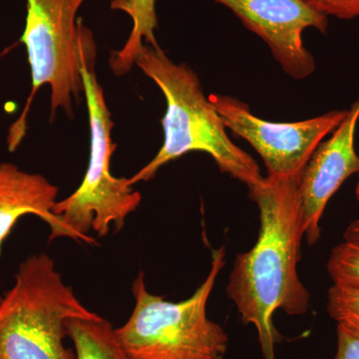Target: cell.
Instances as JSON below:
<instances>
[{"label":"cell","mask_w":359,"mask_h":359,"mask_svg":"<svg viewBox=\"0 0 359 359\" xmlns=\"http://www.w3.org/2000/svg\"><path fill=\"white\" fill-rule=\"evenodd\" d=\"M301 176H266L248 187L250 199L259 208V237L252 250L236 257L226 287L243 323L256 327L264 359H275L276 311L302 316L311 302V294L297 273L304 236Z\"/></svg>","instance_id":"6da1fadb"},{"label":"cell","mask_w":359,"mask_h":359,"mask_svg":"<svg viewBox=\"0 0 359 359\" xmlns=\"http://www.w3.org/2000/svg\"><path fill=\"white\" fill-rule=\"evenodd\" d=\"M135 65L159 87L167 108L162 119L164 143L146 166L128 178L130 186L150 181L161 168L190 152L209 154L222 173L248 187L264 179L256 160L229 138L221 116L190 66L175 63L162 49L148 44Z\"/></svg>","instance_id":"7a4b0ae2"},{"label":"cell","mask_w":359,"mask_h":359,"mask_svg":"<svg viewBox=\"0 0 359 359\" xmlns=\"http://www.w3.org/2000/svg\"><path fill=\"white\" fill-rule=\"evenodd\" d=\"M95 62L93 33L82 25L80 72L88 107L89 163L81 185L65 200L56 202L53 214L60 221L65 238L89 245L96 244L90 231L105 237L114 226L118 233L142 201L141 194L129 185L128 178H117L111 173V159L117 146L111 136L114 123L97 78Z\"/></svg>","instance_id":"3957f363"},{"label":"cell","mask_w":359,"mask_h":359,"mask_svg":"<svg viewBox=\"0 0 359 359\" xmlns=\"http://www.w3.org/2000/svg\"><path fill=\"white\" fill-rule=\"evenodd\" d=\"M226 264L224 247L212 250V266L189 299L165 301L151 294L140 271L132 283L134 309L128 320L114 328L120 346L133 359H224L229 337L207 316L208 301Z\"/></svg>","instance_id":"277c9868"},{"label":"cell","mask_w":359,"mask_h":359,"mask_svg":"<svg viewBox=\"0 0 359 359\" xmlns=\"http://www.w3.org/2000/svg\"><path fill=\"white\" fill-rule=\"evenodd\" d=\"M98 318L63 282L48 255H32L0 301V359H76L65 344V321Z\"/></svg>","instance_id":"5b68a950"},{"label":"cell","mask_w":359,"mask_h":359,"mask_svg":"<svg viewBox=\"0 0 359 359\" xmlns=\"http://www.w3.org/2000/svg\"><path fill=\"white\" fill-rule=\"evenodd\" d=\"M87 0H26V20L20 41L27 52L32 91L22 113L7 133L14 152L25 139L33 100L44 85L51 90V120L58 109L72 115L73 100L84 92L80 72L82 21L79 9Z\"/></svg>","instance_id":"8992f818"},{"label":"cell","mask_w":359,"mask_h":359,"mask_svg":"<svg viewBox=\"0 0 359 359\" xmlns=\"http://www.w3.org/2000/svg\"><path fill=\"white\" fill-rule=\"evenodd\" d=\"M208 97L226 128L247 141L264 160L268 176L276 179L301 176L316 149L347 114V110H332L304 121L269 122L252 114L237 98Z\"/></svg>","instance_id":"52a82bcc"},{"label":"cell","mask_w":359,"mask_h":359,"mask_svg":"<svg viewBox=\"0 0 359 359\" xmlns=\"http://www.w3.org/2000/svg\"><path fill=\"white\" fill-rule=\"evenodd\" d=\"M230 9L245 28L268 45L271 55L289 76L304 80L316 70L304 32L313 28L327 33L328 18L304 0H214Z\"/></svg>","instance_id":"ba28073f"},{"label":"cell","mask_w":359,"mask_h":359,"mask_svg":"<svg viewBox=\"0 0 359 359\" xmlns=\"http://www.w3.org/2000/svg\"><path fill=\"white\" fill-rule=\"evenodd\" d=\"M359 97L327 141L316 149L299 180V199L304 236L309 245L320 238V219L332 196L349 177L359 173L355 132Z\"/></svg>","instance_id":"9c48e42d"},{"label":"cell","mask_w":359,"mask_h":359,"mask_svg":"<svg viewBox=\"0 0 359 359\" xmlns=\"http://www.w3.org/2000/svg\"><path fill=\"white\" fill-rule=\"evenodd\" d=\"M58 193L57 187L42 175L26 172L13 163H0V257L18 219L29 215L48 224L49 240L65 238L53 214Z\"/></svg>","instance_id":"30bf717a"},{"label":"cell","mask_w":359,"mask_h":359,"mask_svg":"<svg viewBox=\"0 0 359 359\" xmlns=\"http://www.w3.org/2000/svg\"><path fill=\"white\" fill-rule=\"evenodd\" d=\"M157 0H112V11H122L132 20L131 33L126 43L120 50L111 55L110 67L116 76L127 74L136 62V59L144 47V42L155 49H161L155 30L158 27Z\"/></svg>","instance_id":"8fae6325"},{"label":"cell","mask_w":359,"mask_h":359,"mask_svg":"<svg viewBox=\"0 0 359 359\" xmlns=\"http://www.w3.org/2000/svg\"><path fill=\"white\" fill-rule=\"evenodd\" d=\"M65 328L76 359H133L120 346L114 327L102 316L93 320L69 318Z\"/></svg>","instance_id":"7c38bea8"},{"label":"cell","mask_w":359,"mask_h":359,"mask_svg":"<svg viewBox=\"0 0 359 359\" xmlns=\"http://www.w3.org/2000/svg\"><path fill=\"white\" fill-rule=\"evenodd\" d=\"M327 271L334 285L359 290V245L344 241L334 247Z\"/></svg>","instance_id":"4fadbf2b"},{"label":"cell","mask_w":359,"mask_h":359,"mask_svg":"<svg viewBox=\"0 0 359 359\" xmlns=\"http://www.w3.org/2000/svg\"><path fill=\"white\" fill-rule=\"evenodd\" d=\"M327 313L337 323L359 332V290L332 285L327 292Z\"/></svg>","instance_id":"5bb4252c"},{"label":"cell","mask_w":359,"mask_h":359,"mask_svg":"<svg viewBox=\"0 0 359 359\" xmlns=\"http://www.w3.org/2000/svg\"><path fill=\"white\" fill-rule=\"evenodd\" d=\"M318 13L327 18L353 20L359 18V0H304Z\"/></svg>","instance_id":"9a60e30c"},{"label":"cell","mask_w":359,"mask_h":359,"mask_svg":"<svg viewBox=\"0 0 359 359\" xmlns=\"http://www.w3.org/2000/svg\"><path fill=\"white\" fill-rule=\"evenodd\" d=\"M337 347L334 359H359V332L337 323Z\"/></svg>","instance_id":"2e32d148"},{"label":"cell","mask_w":359,"mask_h":359,"mask_svg":"<svg viewBox=\"0 0 359 359\" xmlns=\"http://www.w3.org/2000/svg\"><path fill=\"white\" fill-rule=\"evenodd\" d=\"M344 241H346V242L359 245V219L353 222V223L347 226L346 231H344Z\"/></svg>","instance_id":"e0dca14e"},{"label":"cell","mask_w":359,"mask_h":359,"mask_svg":"<svg viewBox=\"0 0 359 359\" xmlns=\"http://www.w3.org/2000/svg\"><path fill=\"white\" fill-rule=\"evenodd\" d=\"M355 194H356V198H358V200L359 201V180H358V186H356Z\"/></svg>","instance_id":"ac0fdd59"},{"label":"cell","mask_w":359,"mask_h":359,"mask_svg":"<svg viewBox=\"0 0 359 359\" xmlns=\"http://www.w3.org/2000/svg\"><path fill=\"white\" fill-rule=\"evenodd\" d=\"M2 297H0V301H1Z\"/></svg>","instance_id":"d6986e66"}]
</instances>
